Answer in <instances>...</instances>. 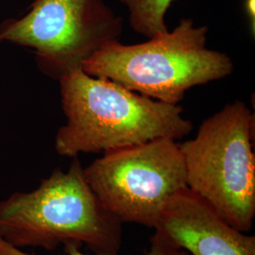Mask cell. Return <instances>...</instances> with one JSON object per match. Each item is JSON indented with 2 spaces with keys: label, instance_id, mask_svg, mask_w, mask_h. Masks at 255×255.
Returning a JSON list of instances; mask_svg holds the SVG:
<instances>
[{
  "label": "cell",
  "instance_id": "1",
  "mask_svg": "<svg viewBox=\"0 0 255 255\" xmlns=\"http://www.w3.org/2000/svg\"><path fill=\"white\" fill-rule=\"evenodd\" d=\"M66 124L60 128L55 149L64 157L100 153L160 138L181 140L193 129L179 105L142 96L82 68L60 80Z\"/></svg>",
  "mask_w": 255,
  "mask_h": 255
},
{
  "label": "cell",
  "instance_id": "2",
  "mask_svg": "<svg viewBox=\"0 0 255 255\" xmlns=\"http://www.w3.org/2000/svg\"><path fill=\"white\" fill-rule=\"evenodd\" d=\"M122 225L92 190L78 157L36 189L0 201V237L20 250L64 246L67 252L85 246L94 255H119Z\"/></svg>",
  "mask_w": 255,
  "mask_h": 255
},
{
  "label": "cell",
  "instance_id": "3",
  "mask_svg": "<svg viewBox=\"0 0 255 255\" xmlns=\"http://www.w3.org/2000/svg\"><path fill=\"white\" fill-rule=\"evenodd\" d=\"M208 27L182 18L172 31L138 45L113 41L84 62L85 73L110 80L155 101L178 105L187 90L228 77V55L206 46Z\"/></svg>",
  "mask_w": 255,
  "mask_h": 255
},
{
  "label": "cell",
  "instance_id": "4",
  "mask_svg": "<svg viewBox=\"0 0 255 255\" xmlns=\"http://www.w3.org/2000/svg\"><path fill=\"white\" fill-rule=\"evenodd\" d=\"M255 118L242 101L205 119L180 144L187 187L233 227L249 233L255 218Z\"/></svg>",
  "mask_w": 255,
  "mask_h": 255
},
{
  "label": "cell",
  "instance_id": "5",
  "mask_svg": "<svg viewBox=\"0 0 255 255\" xmlns=\"http://www.w3.org/2000/svg\"><path fill=\"white\" fill-rule=\"evenodd\" d=\"M84 176L105 209L123 223L154 230L164 207L187 187L180 144L160 138L103 152Z\"/></svg>",
  "mask_w": 255,
  "mask_h": 255
},
{
  "label": "cell",
  "instance_id": "6",
  "mask_svg": "<svg viewBox=\"0 0 255 255\" xmlns=\"http://www.w3.org/2000/svg\"><path fill=\"white\" fill-rule=\"evenodd\" d=\"M122 32L123 20L103 0H35L0 24V43L33 48L39 68L60 80Z\"/></svg>",
  "mask_w": 255,
  "mask_h": 255
},
{
  "label": "cell",
  "instance_id": "7",
  "mask_svg": "<svg viewBox=\"0 0 255 255\" xmlns=\"http://www.w3.org/2000/svg\"><path fill=\"white\" fill-rule=\"evenodd\" d=\"M154 230L188 255H255V236L230 225L188 187L168 201Z\"/></svg>",
  "mask_w": 255,
  "mask_h": 255
},
{
  "label": "cell",
  "instance_id": "8",
  "mask_svg": "<svg viewBox=\"0 0 255 255\" xmlns=\"http://www.w3.org/2000/svg\"><path fill=\"white\" fill-rule=\"evenodd\" d=\"M128 12V22L138 34L151 38L166 32L165 13L175 0H119Z\"/></svg>",
  "mask_w": 255,
  "mask_h": 255
},
{
  "label": "cell",
  "instance_id": "9",
  "mask_svg": "<svg viewBox=\"0 0 255 255\" xmlns=\"http://www.w3.org/2000/svg\"><path fill=\"white\" fill-rule=\"evenodd\" d=\"M66 255H83L79 250H70L65 252ZM0 255H33L27 254L23 250L9 245L4 239L0 237ZM146 255H190L185 251L180 250L174 246L169 239L164 234L154 230V235L150 238V249Z\"/></svg>",
  "mask_w": 255,
  "mask_h": 255
},
{
  "label": "cell",
  "instance_id": "10",
  "mask_svg": "<svg viewBox=\"0 0 255 255\" xmlns=\"http://www.w3.org/2000/svg\"><path fill=\"white\" fill-rule=\"evenodd\" d=\"M244 10L251 29L253 28V34L255 29V0H244Z\"/></svg>",
  "mask_w": 255,
  "mask_h": 255
}]
</instances>
